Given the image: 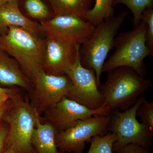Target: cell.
<instances>
[{
	"instance_id": "11",
	"label": "cell",
	"mask_w": 153,
	"mask_h": 153,
	"mask_svg": "<svg viewBox=\"0 0 153 153\" xmlns=\"http://www.w3.org/2000/svg\"><path fill=\"white\" fill-rule=\"evenodd\" d=\"M111 111L106 104L98 109L92 110L65 97L50 106L43 114L45 122L51 124L57 132L66 130L78 121L94 115H109Z\"/></svg>"
},
{
	"instance_id": "12",
	"label": "cell",
	"mask_w": 153,
	"mask_h": 153,
	"mask_svg": "<svg viewBox=\"0 0 153 153\" xmlns=\"http://www.w3.org/2000/svg\"><path fill=\"white\" fill-rule=\"evenodd\" d=\"M80 46L46 37L42 69L50 75L65 74L66 69L75 61Z\"/></svg>"
},
{
	"instance_id": "13",
	"label": "cell",
	"mask_w": 153,
	"mask_h": 153,
	"mask_svg": "<svg viewBox=\"0 0 153 153\" xmlns=\"http://www.w3.org/2000/svg\"><path fill=\"white\" fill-rule=\"evenodd\" d=\"M19 1L8 2L0 7V35L7 33L10 26L23 28L38 36L43 35L40 23L32 21L22 13Z\"/></svg>"
},
{
	"instance_id": "18",
	"label": "cell",
	"mask_w": 153,
	"mask_h": 153,
	"mask_svg": "<svg viewBox=\"0 0 153 153\" xmlns=\"http://www.w3.org/2000/svg\"><path fill=\"white\" fill-rule=\"evenodd\" d=\"M23 6L29 16L40 22L49 20L55 16L43 0H24Z\"/></svg>"
},
{
	"instance_id": "1",
	"label": "cell",
	"mask_w": 153,
	"mask_h": 153,
	"mask_svg": "<svg viewBox=\"0 0 153 153\" xmlns=\"http://www.w3.org/2000/svg\"><path fill=\"white\" fill-rule=\"evenodd\" d=\"M108 73L106 81L98 89L111 110L129 109L140 95L153 85L150 79L142 77L127 66L117 67Z\"/></svg>"
},
{
	"instance_id": "24",
	"label": "cell",
	"mask_w": 153,
	"mask_h": 153,
	"mask_svg": "<svg viewBox=\"0 0 153 153\" xmlns=\"http://www.w3.org/2000/svg\"><path fill=\"white\" fill-rule=\"evenodd\" d=\"M19 88L13 87L10 88H4L0 87V105L1 104L8 96H10L13 98L24 97Z\"/></svg>"
},
{
	"instance_id": "26",
	"label": "cell",
	"mask_w": 153,
	"mask_h": 153,
	"mask_svg": "<svg viewBox=\"0 0 153 153\" xmlns=\"http://www.w3.org/2000/svg\"><path fill=\"white\" fill-rule=\"evenodd\" d=\"M13 100H9L2 105L0 106V123L2 120L3 117L10 107Z\"/></svg>"
},
{
	"instance_id": "20",
	"label": "cell",
	"mask_w": 153,
	"mask_h": 153,
	"mask_svg": "<svg viewBox=\"0 0 153 153\" xmlns=\"http://www.w3.org/2000/svg\"><path fill=\"white\" fill-rule=\"evenodd\" d=\"M117 4L125 5L133 15V22L134 27L139 25L143 12L153 7V0H114V6Z\"/></svg>"
},
{
	"instance_id": "2",
	"label": "cell",
	"mask_w": 153,
	"mask_h": 153,
	"mask_svg": "<svg viewBox=\"0 0 153 153\" xmlns=\"http://www.w3.org/2000/svg\"><path fill=\"white\" fill-rule=\"evenodd\" d=\"M45 42L46 39L18 27L10 26L0 35L2 49L13 57L31 81L42 69Z\"/></svg>"
},
{
	"instance_id": "23",
	"label": "cell",
	"mask_w": 153,
	"mask_h": 153,
	"mask_svg": "<svg viewBox=\"0 0 153 153\" xmlns=\"http://www.w3.org/2000/svg\"><path fill=\"white\" fill-rule=\"evenodd\" d=\"M115 152L116 153H150L149 149L135 143L124 145Z\"/></svg>"
},
{
	"instance_id": "15",
	"label": "cell",
	"mask_w": 153,
	"mask_h": 153,
	"mask_svg": "<svg viewBox=\"0 0 153 153\" xmlns=\"http://www.w3.org/2000/svg\"><path fill=\"white\" fill-rule=\"evenodd\" d=\"M56 133L51 124L42 122L41 116L38 115L32 137V144L37 153H65L57 148L55 140Z\"/></svg>"
},
{
	"instance_id": "6",
	"label": "cell",
	"mask_w": 153,
	"mask_h": 153,
	"mask_svg": "<svg viewBox=\"0 0 153 153\" xmlns=\"http://www.w3.org/2000/svg\"><path fill=\"white\" fill-rule=\"evenodd\" d=\"M145 99L140 96L131 108L125 111L118 108L111 110L107 130L117 136L113 147V152L129 143L137 144L149 149L152 144L153 129L140 123L136 119L137 110Z\"/></svg>"
},
{
	"instance_id": "5",
	"label": "cell",
	"mask_w": 153,
	"mask_h": 153,
	"mask_svg": "<svg viewBox=\"0 0 153 153\" xmlns=\"http://www.w3.org/2000/svg\"><path fill=\"white\" fill-rule=\"evenodd\" d=\"M39 114L24 97L13 100L2 118L8 125L4 149H13L18 153H37L32 143V137Z\"/></svg>"
},
{
	"instance_id": "4",
	"label": "cell",
	"mask_w": 153,
	"mask_h": 153,
	"mask_svg": "<svg viewBox=\"0 0 153 153\" xmlns=\"http://www.w3.org/2000/svg\"><path fill=\"white\" fill-rule=\"evenodd\" d=\"M146 35V23L142 21L133 30L117 36L114 43V52L105 62L102 72H108L117 67L127 66L145 78L146 69L144 59L153 54L147 47Z\"/></svg>"
},
{
	"instance_id": "17",
	"label": "cell",
	"mask_w": 153,
	"mask_h": 153,
	"mask_svg": "<svg viewBox=\"0 0 153 153\" xmlns=\"http://www.w3.org/2000/svg\"><path fill=\"white\" fill-rule=\"evenodd\" d=\"M114 0H95V4L85 15V20L94 27L114 16Z\"/></svg>"
},
{
	"instance_id": "21",
	"label": "cell",
	"mask_w": 153,
	"mask_h": 153,
	"mask_svg": "<svg viewBox=\"0 0 153 153\" xmlns=\"http://www.w3.org/2000/svg\"><path fill=\"white\" fill-rule=\"evenodd\" d=\"M136 116L140 117L142 123L153 129V101L145 99L137 110Z\"/></svg>"
},
{
	"instance_id": "25",
	"label": "cell",
	"mask_w": 153,
	"mask_h": 153,
	"mask_svg": "<svg viewBox=\"0 0 153 153\" xmlns=\"http://www.w3.org/2000/svg\"><path fill=\"white\" fill-rule=\"evenodd\" d=\"M1 123H0V153H2L4 150L5 142L8 132L9 126L5 122H4V124H1Z\"/></svg>"
},
{
	"instance_id": "14",
	"label": "cell",
	"mask_w": 153,
	"mask_h": 153,
	"mask_svg": "<svg viewBox=\"0 0 153 153\" xmlns=\"http://www.w3.org/2000/svg\"><path fill=\"white\" fill-rule=\"evenodd\" d=\"M0 84L18 87L28 93L33 86L32 81L25 75L16 60L4 53L0 55Z\"/></svg>"
},
{
	"instance_id": "29",
	"label": "cell",
	"mask_w": 153,
	"mask_h": 153,
	"mask_svg": "<svg viewBox=\"0 0 153 153\" xmlns=\"http://www.w3.org/2000/svg\"><path fill=\"white\" fill-rule=\"evenodd\" d=\"M4 53V50H3L1 46H0V55H1L2 54Z\"/></svg>"
},
{
	"instance_id": "28",
	"label": "cell",
	"mask_w": 153,
	"mask_h": 153,
	"mask_svg": "<svg viewBox=\"0 0 153 153\" xmlns=\"http://www.w3.org/2000/svg\"><path fill=\"white\" fill-rule=\"evenodd\" d=\"M13 1H16V0H0V7L6 3ZM19 1H20V0H19Z\"/></svg>"
},
{
	"instance_id": "22",
	"label": "cell",
	"mask_w": 153,
	"mask_h": 153,
	"mask_svg": "<svg viewBox=\"0 0 153 153\" xmlns=\"http://www.w3.org/2000/svg\"><path fill=\"white\" fill-rule=\"evenodd\" d=\"M141 21L146 25V44L153 52V10L152 7L146 9L143 12Z\"/></svg>"
},
{
	"instance_id": "10",
	"label": "cell",
	"mask_w": 153,
	"mask_h": 153,
	"mask_svg": "<svg viewBox=\"0 0 153 153\" xmlns=\"http://www.w3.org/2000/svg\"><path fill=\"white\" fill-rule=\"evenodd\" d=\"M43 35L74 44L81 45L89 38L95 27L87 21L71 14L55 15L40 22Z\"/></svg>"
},
{
	"instance_id": "7",
	"label": "cell",
	"mask_w": 153,
	"mask_h": 153,
	"mask_svg": "<svg viewBox=\"0 0 153 153\" xmlns=\"http://www.w3.org/2000/svg\"><path fill=\"white\" fill-rule=\"evenodd\" d=\"M109 120V115L96 114L78 121L66 130L56 133L55 140L57 148L64 153H83L85 143H89L91 138L108 133Z\"/></svg>"
},
{
	"instance_id": "8",
	"label": "cell",
	"mask_w": 153,
	"mask_h": 153,
	"mask_svg": "<svg viewBox=\"0 0 153 153\" xmlns=\"http://www.w3.org/2000/svg\"><path fill=\"white\" fill-rule=\"evenodd\" d=\"M72 82L67 98L95 110L105 104L100 92L95 72L82 66L79 51L74 63L65 71Z\"/></svg>"
},
{
	"instance_id": "9",
	"label": "cell",
	"mask_w": 153,
	"mask_h": 153,
	"mask_svg": "<svg viewBox=\"0 0 153 153\" xmlns=\"http://www.w3.org/2000/svg\"><path fill=\"white\" fill-rule=\"evenodd\" d=\"M32 82L33 88L28 93V98L40 116L66 97L72 86L71 79L66 74L50 75L42 69Z\"/></svg>"
},
{
	"instance_id": "16",
	"label": "cell",
	"mask_w": 153,
	"mask_h": 153,
	"mask_svg": "<svg viewBox=\"0 0 153 153\" xmlns=\"http://www.w3.org/2000/svg\"><path fill=\"white\" fill-rule=\"evenodd\" d=\"M54 15L71 14L85 20L93 0H48Z\"/></svg>"
},
{
	"instance_id": "27",
	"label": "cell",
	"mask_w": 153,
	"mask_h": 153,
	"mask_svg": "<svg viewBox=\"0 0 153 153\" xmlns=\"http://www.w3.org/2000/svg\"><path fill=\"white\" fill-rule=\"evenodd\" d=\"M2 153H18L16 151L14 150L12 148H8L5 149Z\"/></svg>"
},
{
	"instance_id": "19",
	"label": "cell",
	"mask_w": 153,
	"mask_h": 153,
	"mask_svg": "<svg viewBox=\"0 0 153 153\" xmlns=\"http://www.w3.org/2000/svg\"><path fill=\"white\" fill-rule=\"evenodd\" d=\"M114 133L108 132L105 135H96L91 138L90 146L86 153H113V147L117 140Z\"/></svg>"
},
{
	"instance_id": "3",
	"label": "cell",
	"mask_w": 153,
	"mask_h": 153,
	"mask_svg": "<svg viewBox=\"0 0 153 153\" xmlns=\"http://www.w3.org/2000/svg\"><path fill=\"white\" fill-rule=\"evenodd\" d=\"M127 15V11L105 20L95 27L91 36L79 47L81 63L83 67L95 72L97 85L107 56L114 47L115 38Z\"/></svg>"
}]
</instances>
